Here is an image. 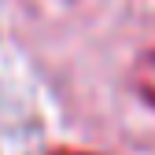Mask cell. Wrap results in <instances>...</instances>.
Masks as SVG:
<instances>
[{"label":"cell","instance_id":"cell-2","mask_svg":"<svg viewBox=\"0 0 155 155\" xmlns=\"http://www.w3.org/2000/svg\"><path fill=\"white\" fill-rule=\"evenodd\" d=\"M52 155H92V151H78V148H59V151H52Z\"/></svg>","mask_w":155,"mask_h":155},{"label":"cell","instance_id":"cell-1","mask_svg":"<svg viewBox=\"0 0 155 155\" xmlns=\"http://www.w3.org/2000/svg\"><path fill=\"white\" fill-rule=\"evenodd\" d=\"M133 85H137L140 100L155 107V48H148L137 63H133Z\"/></svg>","mask_w":155,"mask_h":155}]
</instances>
